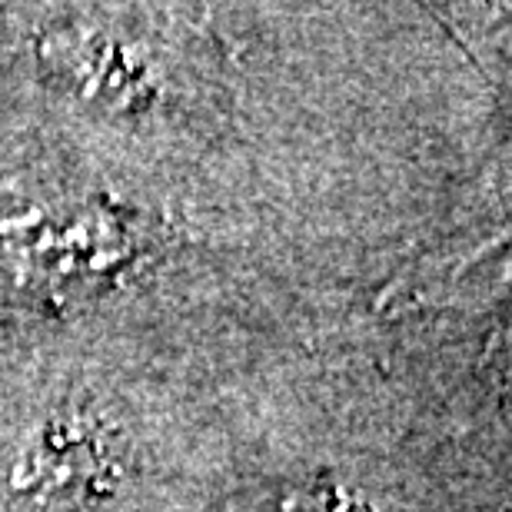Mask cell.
<instances>
[{
    "label": "cell",
    "mask_w": 512,
    "mask_h": 512,
    "mask_svg": "<svg viewBox=\"0 0 512 512\" xmlns=\"http://www.w3.org/2000/svg\"><path fill=\"white\" fill-rule=\"evenodd\" d=\"M47 50L54 70L80 90V97L114 107H137V100H147L150 94V77L143 64L130 57L127 47L107 37L50 40Z\"/></svg>",
    "instance_id": "obj_2"
},
{
    "label": "cell",
    "mask_w": 512,
    "mask_h": 512,
    "mask_svg": "<svg viewBox=\"0 0 512 512\" xmlns=\"http://www.w3.org/2000/svg\"><path fill=\"white\" fill-rule=\"evenodd\" d=\"M250 512H366V499L343 483L306 479L260 496Z\"/></svg>",
    "instance_id": "obj_3"
},
{
    "label": "cell",
    "mask_w": 512,
    "mask_h": 512,
    "mask_svg": "<svg viewBox=\"0 0 512 512\" xmlns=\"http://www.w3.org/2000/svg\"><path fill=\"white\" fill-rule=\"evenodd\" d=\"M114 483L104 433L54 413L0 433V512H64Z\"/></svg>",
    "instance_id": "obj_1"
}]
</instances>
